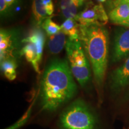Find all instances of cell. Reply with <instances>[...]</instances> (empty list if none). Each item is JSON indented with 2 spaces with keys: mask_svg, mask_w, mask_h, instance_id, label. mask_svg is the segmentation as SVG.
<instances>
[{
  "mask_svg": "<svg viewBox=\"0 0 129 129\" xmlns=\"http://www.w3.org/2000/svg\"><path fill=\"white\" fill-rule=\"evenodd\" d=\"M79 40L83 45L93 73L97 91L101 96L108 56V34L104 25H80Z\"/></svg>",
  "mask_w": 129,
  "mask_h": 129,
  "instance_id": "obj_2",
  "label": "cell"
},
{
  "mask_svg": "<svg viewBox=\"0 0 129 129\" xmlns=\"http://www.w3.org/2000/svg\"><path fill=\"white\" fill-rule=\"evenodd\" d=\"M61 30L72 40H79L80 29V24L75 19H67L62 24Z\"/></svg>",
  "mask_w": 129,
  "mask_h": 129,
  "instance_id": "obj_12",
  "label": "cell"
},
{
  "mask_svg": "<svg viewBox=\"0 0 129 129\" xmlns=\"http://www.w3.org/2000/svg\"><path fill=\"white\" fill-rule=\"evenodd\" d=\"M45 42L46 36L44 32L38 28L32 29L22 41L24 46L20 50L21 56H25L38 74L40 73L39 66L43 57Z\"/></svg>",
  "mask_w": 129,
  "mask_h": 129,
  "instance_id": "obj_5",
  "label": "cell"
},
{
  "mask_svg": "<svg viewBox=\"0 0 129 129\" xmlns=\"http://www.w3.org/2000/svg\"><path fill=\"white\" fill-rule=\"evenodd\" d=\"M12 10L10 7L6 3L5 0H0V12H1V17L7 16L10 14Z\"/></svg>",
  "mask_w": 129,
  "mask_h": 129,
  "instance_id": "obj_17",
  "label": "cell"
},
{
  "mask_svg": "<svg viewBox=\"0 0 129 129\" xmlns=\"http://www.w3.org/2000/svg\"><path fill=\"white\" fill-rule=\"evenodd\" d=\"M77 92L69 63L54 59L47 64L42 77L39 92L42 111L52 114L72 100Z\"/></svg>",
  "mask_w": 129,
  "mask_h": 129,
  "instance_id": "obj_1",
  "label": "cell"
},
{
  "mask_svg": "<svg viewBox=\"0 0 129 129\" xmlns=\"http://www.w3.org/2000/svg\"><path fill=\"white\" fill-rule=\"evenodd\" d=\"M129 85V56L121 66L111 74L109 85L112 92L118 93Z\"/></svg>",
  "mask_w": 129,
  "mask_h": 129,
  "instance_id": "obj_9",
  "label": "cell"
},
{
  "mask_svg": "<svg viewBox=\"0 0 129 129\" xmlns=\"http://www.w3.org/2000/svg\"><path fill=\"white\" fill-rule=\"evenodd\" d=\"M1 70L6 78L10 81H13L17 77L16 69L17 68V61L15 58H7L1 61Z\"/></svg>",
  "mask_w": 129,
  "mask_h": 129,
  "instance_id": "obj_14",
  "label": "cell"
},
{
  "mask_svg": "<svg viewBox=\"0 0 129 129\" xmlns=\"http://www.w3.org/2000/svg\"><path fill=\"white\" fill-rule=\"evenodd\" d=\"M117 25H119L121 26H126L129 28V18L126 19V20L121 21V22L118 23Z\"/></svg>",
  "mask_w": 129,
  "mask_h": 129,
  "instance_id": "obj_19",
  "label": "cell"
},
{
  "mask_svg": "<svg viewBox=\"0 0 129 129\" xmlns=\"http://www.w3.org/2000/svg\"><path fill=\"white\" fill-rule=\"evenodd\" d=\"M129 56V29H121L116 32L112 50L111 60L117 62Z\"/></svg>",
  "mask_w": 129,
  "mask_h": 129,
  "instance_id": "obj_7",
  "label": "cell"
},
{
  "mask_svg": "<svg viewBox=\"0 0 129 129\" xmlns=\"http://www.w3.org/2000/svg\"><path fill=\"white\" fill-rule=\"evenodd\" d=\"M17 46V32L1 28L0 31V62L7 58H14V51Z\"/></svg>",
  "mask_w": 129,
  "mask_h": 129,
  "instance_id": "obj_8",
  "label": "cell"
},
{
  "mask_svg": "<svg viewBox=\"0 0 129 129\" xmlns=\"http://www.w3.org/2000/svg\"><path fill=\"white\" fill-rule=\"evenodd\" d=\"M100 120L94 109L82 99L71 103L60 113L57 129H100Z\"/></svg>",
  "mask_w": 129,
  "mask_h": 129,
  "instance_id": "obj_3",
  "label": "cell"
},
{
  "mask_svg": "<svg viewBox=\"0 0 129 129\" xmlns=\"http://www.w3.org/2000/svg\"><path fill=\"white\" fill-rule=\"evenodd\" d=\"M42 28L48 37L57 34L61 30V26L51 20L50 17L46 19L41 25Z\"/></svg>",
  "mask_w": 129,
  "mask_h": 129,
  "instance_id": "obj_16",
  "label": "cell"
},
{
  "mask_svg": "<svg viewBox=\"0 0 129 129\" xmlns=\"http://www.w3.org/2000/svg\"><path fill=\"white\" fill-rule=\"evenodd\" d=\"M67 35L62 30L56 34L48 37V47L50 52L53 54L60 53L66 46Z\"/></svg>",
  "mask_w": 129,
  "mask_h": 129,
  "instance_id": "obj_11",
  "label": "cell"
},
{
  "mask_svg": "<svg viewBox=\"0 0 129 129\" xmlns=\"http://www.w3.org/2000/svg\"><path fill=\"white\" fill-rule=\"evenodd\" d=\"M128 6H129V2H128Z\"/></svg>",
  "mask_w": 129,
  "mask_h": 129,
  "instance_id": "obj_24",
  "label": "cell"
},
{
  "mask_svg": "<svg viewBox=\"0 0 129 129\" xmlns=\"http://www.w3.org/2000/svg\"><path fill=\"white\" fill-rule=\"evenodd\" d=\"M98 1H99V3H104V2H105V1H106V0H98Z\"/></svg>",
  "mask_w": 129,
  "mask_h": 129,
  "instance_id": "obj_22",
  "label": "cell"
},
{
  "mask_svg": "<svg viewBox=\"0 0 129 129\" xmlns=\"http://www.w3.org/2000/svg\"><path fill=\"white\" fill-rule=\"evenodd\" d=\"M65 49L72 75L82 88H86L91 81V65L83 45L80 40L68 38Z\"/></svg>",
  "mask_w": 129,
  "mask_h": 129,
  "instance_id": "obj_4",
  "label": "cell"
},
{
  "mask_svg": "<svg viewBox=\"0 0 129 129\" xmlns=\"http://www.w3.org/2000/svg\"><path fill=\"white\" fill-rule=\"evenodd\" d=\"M7 4L9 5L10 7H12L14 4H16L17 3L18 0H5Z\"/></svg>",
  "mask_w": 129,
  "mask_h": 129,
  "instance_id": "obj_20",
  "label": "cell"
},
{
  "mask_svg": "<svg viewBox=\"0 0 129 129\" xmlns=\"http://www.w3.org/2000/svg\"><path fill=\"white\" fill-rule=\"evenodd\" d=\"M109 3L112 6L109 17L112 23L117 24L129 18V6L125 0H111Z\"/></svg>",
  "mask_w": 129,
  "mask_h": 129,
  "instance_id": "obj_10",
  "label": "cell"
},
{
  "mask_svg": "<svg viewBox=\"0 0 129 129\" xmlns=\"http://www.w3.org/2000/svg\"><path fill=\"white\" fill-rule=\"evenodd\" d=\"M75 1H77V3H78V6L80 7V6H81L83 4V3H84L86 0H75Z\"/></svg>",
  "mask_w": 129,
  "mask_h": 129,
  "instance_id": "obj_21",
  "label": "cell"
},
{
  "mask_svg": "<svg viewBox=\"0 0 129 129\" xmlns=\"http://www.w3.org/2000/svg\"><path fill=\"white\" fill-rule=\"evenodd\" d=\"M75 19L80 25L95 24L104 26L108 20V16L101 3L94 4L90 2L83 12L78 14Z\"/></svg>",
  "mask_w": 129,
  "mask_h": 129,
  "instance_id": "obj_6",
  "label": "cell"
},
{
  "mask_svg": "<svg viewBox=\"0 0 129 129\" xmlns=\"http://www.w3.org/2000/svg\"><path fill=\"white\" fill-rule=\"evenodd\" d=\"M125 1H126V2L128 3V2H129V0H125Z\"/></svg>",
  "mask_w": 129,
  "mask_h": 129,
  "instance_id": "obj_23",
  "label": "cell"
},
{
  "mask_svg": "<svg viewBox=\"0 0 129 129\" xmlns=\"http://www.w3.org/2000/svg\"><path fill=\"white\" fill-rule=\"evenodd\" d=\"M43 4L46 8L47 14L50 17L54 13V5L52 0H43Z\"/></svg>",
  "mask_w": 129,
  "mask_h": 129,
  "instance_id": "obj_18",
  "label": "cell"
},
{
  "mask_svg": "<svg viewBox=\"0 0 129 129\" xmlns=\"http://www.w3.org/2000/svg\"><path fill=\"white\" fill-rule=\"evenodd\" d=\"M80 7L75 0H60V9L63 17L67 19H75Z\"/></svg>",
  "mask_w": 129,
  "mask_h": 129,
  "instance_id": "obj_13",
  "label": "cell"
},
{
  "mask_svg": "<svg viewBox=\"0 0 129 129\" xmlns=\"http://www.w3.org/2000/svg\"><path fill=\"white\" fill-rule=\"evenodd\" d=\"M32 9L34 17L38 26H41L43 22L46 19L50 17L47 14L43 0H33Z\"/></svg>",
  "mask_w": 129,
  "mask_h": 129,
  "instance_id": "obj_15",
  "label": "cell"
}]
</instances>
